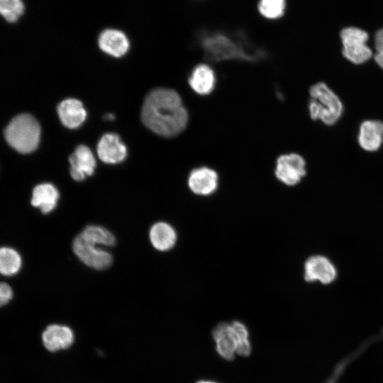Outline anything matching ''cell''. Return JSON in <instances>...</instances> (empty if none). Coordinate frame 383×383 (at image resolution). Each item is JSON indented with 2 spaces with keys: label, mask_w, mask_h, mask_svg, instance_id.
<instances>
[{
  "label": "cell",
  "mask_w": 383,
  "mask_h": 383,
  "mask_svg": "<svg viewBox=\"0 0 383 383\" xmlns=\"http://www.w3.org/2000/svg\"><path fill=\"white\" fill-rule=\"evenodd\" d=\"M200 43L205 57L213 62H257L267 56L264 50L254 47L241 33L235 37L221 31L205 32L200 37Z\"/></svg>",
  "instance_id": "obj_2"
},
{
  "label": "cell",
  "mask_w": 383,
  "mask_h": 383,
  "mask_svg": "<svg viewBox=\"0 0 383 383\" xmlns=\"http://www.w3.org/2000/svg\"><path fill=\"white\" fill-rule=\"evenodd\" d=\"M217 82L213 69L206 63L196 65L192 70L188 83L191 89L200 96H207L213 92Z\"/></svg>",
  "instance_id": "obj_12"
},
{
  "label": "cell",
  "mask_w": 383,
  "mask_h": 383,
  "mask_svg": "<svg viewBox=\"0 0 383 383\" xmlns=\"http://www.w3.org/2000/svg\"><path fill=\"white\" fill-rule=\"evenodd\" d=\"M99 48L106 54L115 57L126 55L130 48V42L126 33L116 28H106L98 37Z\"/></svg>",
  "instance_id": "obj_11"
},
{
  "label": "cell",
  "mask_w": 383,
  "mask_h": 383,
  "mask_svg": "<svg viewBox=\"0 0 383 383\" xmlns=\"http://www.w3.org/2000/svg\"><path fill=\"white\" fill-rule=\"evenodd\" d=\"M59 198V192L54 185L43 183L33 189L31 204L42 213H48L56 207Z\"/></svg>",
  "instance_id": "obj_18"
},
{
  "label": "cell",
  "mask_w": 383,
  "mask_h": 383,
  "mask_svg": "<svg viewBox=\"0 0 383 383\" xmlns=\"http://www.w3.org/2000/svg\"><path fill=\"white\" fill-rule=\"evenodd\" d=\"M96 150L100 160L108 164L122 162L127 155L126 145L113 133L104 135L99 141Z\"/></svg>",
  "instance_id": "obj_14"
},
{
  "label": "cell",
  "mask_w": 383,
  "mask_h": 383,
  "mask_svg": "<svg viewBox=\"0 0 383 383\" xmlns=\"http://www.w3.org/2000/svg\"><path fill=\"white\" fill-rule=\"evenodd\" d=\"M62 123L69 128H77L85 121L87 112L82 103L76 99H67L57 107Z\"/></svg>",
  "instance_id": "obj_17"
},
{
  "label": "cell",
  "mask_w": 383,
  "mask_h": 383,
  "mask_svg": "<svg viewBox=\"0 0 383 383\" xmlns=\"http://www.w3.org/2000/svg\"><path fill=\"white\" fill-rule=\"evenodd\" d=\"M257 9L259 14L267 20L281 18L287 9V0H258Z\"/></svg>",
  "instance_id": "obj_21"
},
{
  "label": "cell",
  "mask_w": 383,
  "mask_h": 383,
  "mask_svg": "<svg viewBox=\"0 0 383 383\" xmlns=\"http://www.w3.org/2000/svg\"><path fill=\"white\" fill-rule=\"evenodd\" d=\"M309 112L313 121L332 126L341 117L343 103L326 84L318 82L309 88Z\"/></svg>",
  "instance_id": "obj_3"
},
{
  "label": "cell",
  "mask_w": 383,
  "mask_h": 383,
  "mask_svg": "<svg viewBox=\"0 0 383 383\" xmlns=\"http://www.w3.org/2000/svg\"><path fill=\"white\" fill-rule=\"evenodd\" d=\"M212 335L218 355L225 360H233L238 349L236 331L233 323H220L213 328Z\"/></svg>",
  "instance_id": "obj_10"
},
{
  "label": "cell",
  "mask_w": 383,
  "mask_h": 383,
  "mask_svg": "<svg viewBox=\"0 0 383 383\" xmlns=\"http://www.w3.org/2000/svg\"><path fill=\"white\" fill-rule=\"evenodd\" d=\"M42 340L47 350L55 352L69 348L74 341V333L67 326L52 324L43 331Z\"/></svg>",
  "instance_id": "obj_16"
},
{
  "label": "cell",
  "mask_w": 383,
  "mask_h": 383,
  "mask_svg": "<svg viewBox=\"0 0 383 383\" xmlns=\"http://www.w3.org/2000/svg\"><path fill=\"white\" fill-rule=\"evenodd\" d=\"M337 276V271L331 261L323 255L309 257L304 264V279L306 282H316L323 284L333 282Z\"/></svg>",
  "instance_id": "obj_8"
},
{
  "label": "cell",
  "mask_w": 383,
  "mask_h": 383,
  "mask_svg": "<svg viewBox=\"0 0 383 383\" xmlns=\"http://www.w3.org/2000/svg\"><path fill=\"white\" fill-rule=\"evenodd\" d=\"M190 190L196 195L209 196L218 187V175L216 170L207 166L193 169L187 180Z\"/></svg>",
  "instance_id": "obj_9"
},
{
  "label": "cell",
  "mask_w": 383,
  "mask_h": 383,
  "mask_svg": "<svg viewBox=\"0 0 383 383\" xmlns=\"http://www.w3.org/2000/svg\"><path fill=\"white\" fill-rule=\"evenodd\" d=\"M357 141L366 151L379 150L383 143V122L378 120L363 121L360 126Z\"/></svg>",
  "instance_id": "obj_15"
},
{
  "label": "cell",
  "mask_w": 383,
  "mask_h": 383,
  "mask_svg": "<svg viewBox=\"0 0 383 383\" xmlns=\"http://www.w3.org/2000/svg\"><path fill=\"white\" fill-rule=\"evenodd\" d=\"M4 135L7 143L13 149L21 153H29L38 145L40 127L33 116L23 113L10 121Z\"/></svg>",
  "instance_id": "obj_4"
},
{
  "label": "cell",
  "mask_w": 383,
  "mask_h": 383,
  "mask_svg": "<svg viewBox=\"0 0 383 383\" xmlns=\"http://www.w3.org/2000/svg\"><path fill=\"white\" fill-rule=\"evenodd\" d=\"M141 117L149 129L167 138L182 133L189 121L188 111L179 94L164 88L155 89L146 96Z\"/></svg>",
  "instance_id": "obj_1"
},
{
  "label": "cell",
  "mask_w": 383,
  "mask_h": 383,
  "mask_svg": "<svg viewBox=\"0 0 383 383\" xmlns=\"http://www.w3.org/2000/svg\"><path fill=\"white\" fill-rule=\"evenodd\" d=\"M368 34L366 31L355 27H348L340 32L343 55L350 62L360 65L368 61L372 52L367 46Z\"/></svg>",
  "instance_id": "obj_5"
},
{
  "label": "cell",
  "mask_w": 383,
  "mask_h": 383,
  "mask_svg": "<svg viewBox=\"0 0 383 383\" xmlns=\"http://www.w3.org/2000/svg\"><path fill=\"white\" fill-rule=\"evenodd\" d=\"M374 48V61L383 70V28L378 30L375 35Z\"/></svg>",
  "instance_id": "obj_25"
},
{
  "label": "cell",
  "mask_w": 383,
  "mask_h": 383,
  "mask_svg": "<svg viewBox=\"0 0 383 383\" xmlns=\"http://www.w3.org/2000/svg\"><path fill=\"white\" fill-rule=\"evenodd\" d=\"M98 246L80 233L72 243L74 254L84 264L96 270H104L110 267L113 258L109 252Z\"/></svg>",
  "instance_id": "obj_6"
},
{
  "label": "cell",
  "mask_w": 383,
  "mask_h": 383,
  "mask_svg": "<svg viewBox=\"0 0 383 383\" xmlns=\"http://www.w3.org/2000/svg\"><path fill=\"white\" fill-rule=\"evenodd\" d=\"M196 383H217V382H213V381H210V380H200L197 382Z\"/></svg>",
  "instance_id": "obj_28"
},
{
  "label": "cell",
  "mask_w": 383,
  "mask_h": 383,
  "mask_svg": "<svg viewBox=\"0 0 383 383\" xmlns=\"http://www.w3.org/2000/svg\"><path fill=\"white\" fill-rule=\"evenodd\" d=\"M274 174L287 186L296 185L306 174L305 160L298 153L282 154L276 160Z\"/></svg>",
  "instance_id": "obj_7"
},
{
  "label": "cell",
  "mask_w": 383,
  "mask_h": 383,
  "mask_svg": "<svg viewBox=\"0 0 383 383\" xmlns=\"http://www.w3.org/2000/svg\"><path fill=\"white\" fill-rule=\"evenodd\" d=\"M113 118H114V116L113 114H111V113H109V114H107V115L105 116V118L106 120H112V119H113Z\"/></svg>",
  "instance_id": "obj_27"
},
{
  "label": "cell",
  "mask_w": 383,
  "mask_h": 383,
  "mask_svg": "<svg viewBox=\"0 0 383 383\" xmlns=\"http://www.w3.org/2000/svg\"><path fill=\"white\" fill-rule=\"evenodd\" d=\"M70 174L73 179L82 181L91 175L96 167L95 158L90 149L79 145L69 158Z\"/></svg>",
  "instance_id": "obj_13"
},
{
  "label": "cell",
  "mask_w": 383,
  "mask_h": 383,
  "mask_svg": "<svg viewBox=\"0 0 383 383\" xmlns=\"http://www.w3.org/2000/svg\"><path fill=\"white\" fill-rule=\"evenodd\" d=\"M24 10L22 0H0V15L9 23L17 21Z\"/></svg>",
  "instance_id": "obj_23"
},
{
  "label": "cell",
  "mask_w": 383,
  "mask_h": 383,
  "mask_svg": "<svg viewBox=\"0 0 383 383\" xmlns=\"http://www.w3.org/2000/svg\"><path fill=\"white\" fill-rule=\"evenodd\" d=\"M149 235L151 244L159 251L170 250L177 241L175 230L165 222L155 223L150 230Z\"/></svg>",
  "instance_id": "obj_19"
},
{
  "label": "cell",
  "mask_w": 383,
  "mask_h": 383,
  "mask_svg": "<svg viewBox=\"0 0 383 383\" xmlns=\"http://www.w3.org/2000/svg\"><path fill=\"white\" fill-rule=\"evenodd\" d=\"M80 234L98 245L112 246L116 243L114 235L109 230L99 226H87Z\"/></svg>",
  "instance_id": "obj_22"
},
{
  "label": "cell",
  "mask_w": 383,
  "mask_h": 383,
  "mask_svg": "<svg viewBox=\"0 0 383 383\" xmlns=\"http://www.w3.org/2000/svg\"><path fill=\"white\" fill-rule=\"evenodd\" d=\"M21 267V257L14 249L0 248V274L5 276L14 275Z\"/></svg>",
  "instance_id": "obj_20"
},
{
  "label": "cell",
  "mask_w": 383,
  "mask_h": 383,
  "mask_svg": "<svg viewBox=\"0 0 383 383\" xmlns=\"http://www.w3.org/2000/svg\"><path fill=\"white\" fill-rule=\"evenodd\" d=\"M232 323L235 327L237 335V355L245 357L248 356L251 353V345L248 328L240 321H234Z\"/></svg>",
  "instance_id": "obj_24"
},
{
  "label": "cell",
  "mask_w": 383,
  "mask_h": 383,
  "mask_svg": "<svg viewBox=\"0 0 383 383\" xmlns=\"http://www.w3.org/2000/svg\"><path fill=\"white\" fill-rule=\"evenodd\" d=\"M13 297V291L6 283L0 282V307L6 304Z\"/></svg>",
  "instance_id": "obj_26"
}]
</instances>
